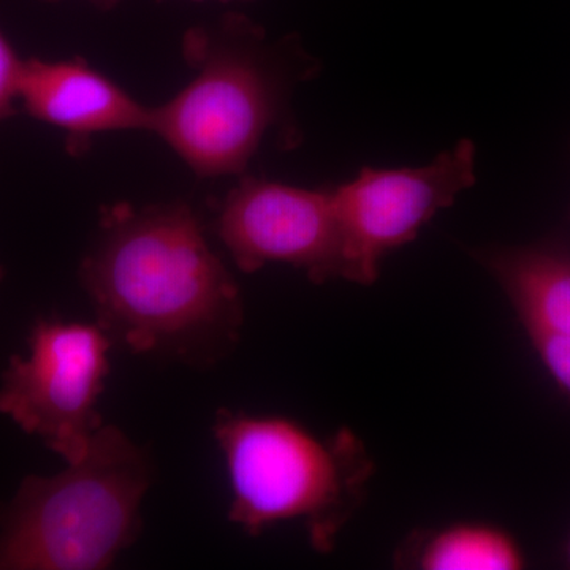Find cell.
I'll return each instance as SVG.
<instances>
[{
	"label": "cell",
	"instance_id": "1",
	"mask_svg": "<svg viewBox=\"0 0 570 570\" xmlns=\"http://www.w3.org/2000/svg\"><path fill=\"white\" fill-rule=\"evenodd\" d=\"M78 277L97 324L134 354L208 366L242 336L239 285L187 202L104 205Z\"/></svg>",
	"mask_w": 570,
	"mask_h": 570
},
{
	"label": "cell",
	"instance_id": "2",
	"mask_svg": "<svg viewBox=\"0 0 570 570\" xmlns=\"http://www.w3.org/2000/svg\"><path fill=\"white\" fill-rule=\"evenodd\" d=\"M181 55L193 80L153 107L149 134L198 178L245 174L269 140L285 151L302 145L292 96L321 62L298 36H269L253 18L227 11L187 29Z\"/></svg>",
	"mask_w": 570,
	"mask_h": 570
},
{
	"label": "cell",
	"instance_id": "3",
	"mask_svg": "<svg viewBox=\"0 0 570 570\" xmlns=\"http://www.w3.org/2000/svg\"><path fill=\"white\" fill-rule=\"evenodd\" d=\"M230 479L228 520L249 535L284 521L328 553L365 499L374 463L347 428L317 436L295 420L220 409L213 425Z\"/></svg>",
	"mask_w": 570,
	"mask_h": 570
},
{
	"label": "cell",
	"instance_id": "4",
	"mask_svg": "<svg viewBox=\"0 0 570 570\" xmlns=\"http://www.w3.org/2000/svg\"><path fill=\"white\" fill-rule=\"evenodd\" d=\"M145 450L115 425L55 475H28L0 504V570H104L138 539L151 487Z\"/></svg>",
	"mask_w": 570,
	"mask_h": 570
},
{
	"label": "cell",
	"instance_id": "5",
	"mask_svg": "<svg viewBox=\"0 0 570 570\" xmlns=\"http://www.w3.org/2000/svg\"><path fill=\"white\" fill-rule=\"evenodd\" d=\"M0 376V414L66 463L85 456L105 425L99 401L110 376L112 341L99 324L45 317Z\"/></svg>",
	"mask_w": 570,
	"mask_h": 570
},
{
	"label": "cell",
	"instance_id": "6",
	"mask_svg": "<svg viewBox=\"0 0 570 570\" xmlns=\"http://www.w3.org/2000/svg\"><path fill=\"white\" fill-rule=\"evenodd\" d=\"M474 141L461 140L419 168L366 167L352 181L333 187L340 224L341 279L376 283L393 250L417 238L439 212L474 186Z\"/></svg>",
	"mask_w": 570,
	"mask_h": 570
},
{
	"label": "cell",
	"instance_id": "7",
	"mask_svg": "<svg viewBox=\"0 0 570 570\" xmlns=\"http://www.w3.org/2000/svg\"><path fill=\"white\" fill-rule=\"evenodd\" d=\"M216 234L242 272L284 264L313 283L341 279L333 189H305L243 176L217 206Z\"/></svg>",
	"mask_w": 570,
	"mask_h": 570
},
{
	"label": "cell",
	"instance_id": "8",
	"mask_svg": "<svg viewBox=\"0 0 570 570\" xmlns=\"http://www.w3.org/2000/svg\"><path fill=\"white\" fill-rule=\"evenodd\" d=\"M18 102L36 121L66 134L71 156L88 151L96 135L151 132V105L81 58L24 59Z\"/></svg>",
	"mask_w": 570,
	"mask_h": 570
},
{
	"label": "cell",
	"instance_id": "9",
	"mask_svg": "<svg viewBox=\"0 0 570 570\" xmlns=\"http://www.w3.org/2000/svg\"><path fill=\"white\" fill-rule=\"evenodd\" d=\"M528 332L570 337V254L549 247L480 254Z\"/></svg>",
	"mask_w": 570,
	"mask_h": 570
},
{
	"label": "cell",
	"instance_id": "10",
	"mask_svg": "<svg viewBox=\"0 0 570 570\" xmlns=\"http://www.w3.org/2000/svg\"><path fill=\"white\" fill-rule=\"evenodd\" d=\"M409 566L422 570H519L524 557L519 543L501 528L456 523L420 534L407 546Z\"/></svg>",
	"mask_w": 570,
	"mask_h": 570
},
{
	"label": "cell",
	"instance_id": "11",
	"mask_svg": "<svg viewBox=\"0 0 570 570\" xmlns=\"http://www.w3.org/2000/svg\"><path fill=\"white\" fill-rule=\"evenodd\" d=\"M22 63L24 59L0 31V124L14 118L20 112L18 91H20Z\"/></svg>",
	"mask_w": 570,
	"mask_h": 570
},
{
	"label": "cell",
	"instance_id": "12",
	"mask_svg": "<svg viewBox=\"0 0 570 570\" xmlns=\"http://www.w3.org/2000/svg\"><path fill=\"white\" fill-rule=\"evenodd\" d=\"M530 333L532 344L558 385L570 396V337Z\"/></svg>",
	"mask_w": 570,
	"mask_h": 570
},
{
	"label": "cell",
	"instance_id": "13",
	"mask_svg": "<svg viewBox=\"0 0 570 570\" xmlns=\"http://www.w3.org/2000/svg\"><path fill=\"white\" fill-rule=\"evenodd\" d=\"M40 2L45 3H61L66 2V0H40ZM81 2L88 3V6L94 7L96 10L100 11H110L118 6L121 0H81Z\"/></svg>",
	"mask_w": 570,
	"mask_h": 570
},
{
	"label": "cell",
	"instance_id": "14",
	"mask_svg": "<svg viewBox=\"0 0 570 570\" xmlns=\"http://www.w3.org/2000/svg\"><path fill=\"white\" fill-rule=\"evenodd\" d=\"M189 2H208V0H189ZM212 2L223 3V6H232V3H247L253 0H212Z\"/></svg>",
	"mask_w": 570,
	"mask_h": 570
},
{
	"label": "cell",
	"instance_id": "15",
	"mask_svg": "<svg viewBox=\"0 0 570 570\" xmlns=\"http://www.w3.org/2000/svg\"><path fill=\"white\" fill-rule=\"evenodd\" d=\"M3 277H6V269L0 265V284H2Z\"/></svg>",
	"mask_w": 570,
	"mask_h": 570
},
{
	"label": "cell",
	"instance_id": "16",
	"mask_svg": "<svg viewBox=\"0 0 570 570\" xmlns=\"http://www.w3.org/2000/svg\"><path fill=\"white\" fill-rule=\"evenodd\" d=\"M569 557H570V547H569Z\"/></svg>",
	"mask_w": 570,
	"mask_h": 570
}]
</instances>
